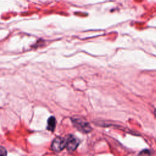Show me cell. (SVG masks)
Instances as JSON below:
<instances>
[{
	"mask_svg": "<svg viewBox=\"0 0 156 156\" xmlns=\"http://www.w3.org/2000/svg\"><path fill=\"white\" fill-rule=\"evenodd\" d=\"M74 126L80 132L87 133L91 130V128L88 122L85 119L80 118L79 117L73 118L71 119Z\"/></svg>",
	"mask_w": 156,
	"mask_h": 156,
	"instance_id": "cell-1",
	"label": "cell"
},
{
	"mask_svg": "<svg viewBox=\"0 0 156 156\" xmlns=\"http://www.w3.org/2000/svg\"><path fill=\"white\" fill-rule=\"evenodd\" d=\"M79 145V140L74 135H68L66 138V147L69 151H74Z\"/></svg>",
	"mask_w": 156,
	"mask_h": 156,
	"instance_id": "cell-2",
	"label": "cell"
},
{
	"mask_svg": "<svg viewBox=\"0 0 156 156\" xmlns=\"http://www.w3.org/2000/svg\"><path fill=\"white\" fill-rule=\"evenodd\" d=\"M52 149L56 152H60L66 147V138L62 137L56 138L52 143Z\"/></svg>",
	"mask_w": 156,
	"mask_h": 156,
	"instance_id": "cell-3",
	"label": "cell"
},
{
	"mask_svg": "<svg viewBox=\"0 0 156 156\" xmlns=\"http://www.w3.org/2000/svg\"><path fill=\"white\" fill-rule=\"evenodd\" d=\"M56 126V120L54 116H51L48 119L47 129L48 130L54 131Z\"/></svg>",
	"mask_w": 156,
	"mask_h": 156,
	"instance_id": "cell-4",
	"label": "cell"
},
{
	"mask_svg": "<svg viewBox=\"0 0 156 156\" xmlns=\"http://www.w3.org/2000/svg\"><path fill=\"white\" fill-rule=\"evenodd\" d=\"M7 155L6 149L4 147L1 146L0 149V156H7Z\"/></svg>",
	"mask_w": 156,
	"mask_h": 156,
	"instance_id": "cell-5",
	"label": "cell"
},
{
	"mask_svg": "<svg viewBox=\"0 0 156 156\" xmlns=\"http://www.w3.org/2000/svg\"><path fill=\"white\" fill-rule=\"evenodd\" d=\"M154 113H155V116H156V110L154 111Z\"/></svg>",
	"mask_w": 156,
	"mask_h": 156,
	"instance_id": "cell-6",
	"label": "cell"
}]
</instances>
